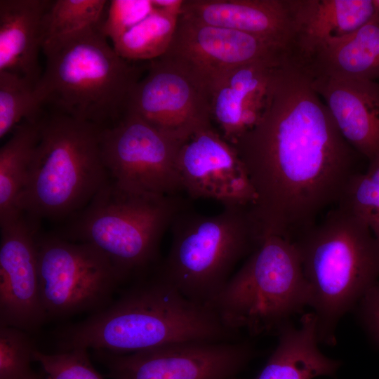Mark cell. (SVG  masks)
I'll use <instances>...</instances> for the list:
<instances>
[{
  "label": "cell",
  "mask_w": 379,
  "mask_h": 379,
  "mask_svg": "<svg viewBox=\"0 0 379 379\" xmlns=\"http://www.w3.org/2000/svg\"><path fill=\"white\" fill-rule=\"evenodd\" d=\"M255 194L260 239L294 242L337 205L362 157L342 136L300 62L277 65L256 124L233 144Z\"/></svg>",
  "instance_id": "1"
},
{
  "label": "cell",
  "mask_w": 379,
  "mask_h": 379,
  "mask_svg": "<svg viewBox=\"0 0 379 379\" xmlns=\"http://www.w3.org/2000/svg\"><path fill=\"white\" fill-rule=\"evenodd\" d=\"M211 306L183 295L155 270L137 278L114 302L62 329L61 351L92 349L129 354L192 341H234Z\"/></svg>",
  "instance_id": "2"
},
{
  "label": "cell",
  "mask_w": 379,
  "mask_h": 379,
  "mask_svg": "<svg viewBox=\"0 0 379 379\" xmlns=\"http://www.w3.org/2000/svg\"><path fill=\"white\" fill-rule=\"evenodd\" d=\"M100 23L44 44L35 91L43 107L104 128L126 112L142 69L116 52Z\"/></svg>",
  "instance_id": "3"
},
{
  "label": "cell",
  "mask_w": 379,
  "mask_h": 379,
  "mask_svg": "<svg viewBox=\"0 0 379 379\" xmlns=\"http://www.w3.org/2000/svg\"><path fill=\"white\" fill-rule=\"evenodd\" d=\"M309 287L319 342L334 345L340 319L376 284L379 241L359 218L337 206L293 242Z\"/></svg>",
  "instance_id": "4"
},
{
  "label": "cell",
  "mask_w": 379,
  "mask_h": 379,
  "mask_svg": "<svg viewBox=\"0 0 379 379\" xmlns=\"http://www.w3.org/2000/svg\"><path fill=\"white\" fill-rule=\"evenodd\" d=\"M39 138L21 195V212L39 222L69 218L109 180L102 161V128L51 112L38 121Z\"/></svg>",
  "instance_id": "5"
},
{
  "label": "cell",
  "mask_w": 379,
  "mask_h": 379,
  "mask_svg": "<svg viewBox=\"0 0 379 379\" xmlns=\"http://www.w3.org/2000/svg\"><path fill=\"white\" fill-rule=\"evenodd\" d=\"M189 207L179 194L161 196L123 190L110 179L89 203L69 217L60 237L101 251L124 281L152 272L160 245L177 214Z\"/></svg>",
  "instance_id": "6"
},
{
  "label": "cell",
  "mask_w": 379,
  "mask_h": 379,
  "mask_svg": "<svg viewBox=\"0 0 379 379\" xmlns=\"http://www.w3.org/2000/svg\"><path fill=\"white\" fill-rule=\"evenodd\" d=\"M170 230V248L156 272L188 298L210 306L237 263L260 241L249 207L226 206L214 215L187 207Z\"/></svg>",
  "instance_id": "7"
},
{
  "label": "cell",
  "mask_w": 379,
  "mask_h": 379,
  "mask_svg": "<svg viewBox=\"0 0 379 379\" xmlns=\"http://www.w3.org/2000/svg\"><path fill=\"white\" fill-rule=\"evenodd\" d=\"M309 287L295 244L263 237L211 303L229 329L253 336L276 331L308 306Z\"/></svg>",
  "instance_id": "8"
},
{
  "label": "cell",
  "mask_w": 379,
  "mask_h": 379,
  "mask_svg": "<svg viewBox=\"0 0 379 379\" xmlns=\"http://www.w3.org/2000/svg\"><path fill=\"white\" fill-rule=\"evenodd\" d=\"M36 247L47 319L98 312L111 303L125 281L111 261L91 244L39 232Z\"/></svg>",
  "instance_id": "9"
},
{
  "label": "cell",
  "mask_w": 379,
  "mask_h": 379,
  "mask_svg": "<svg viewBox=\"0 0 379 379\" xmlns=\"http://www.w3.org/2000/svg\"><path fill=\"white\" fill-rule=\"evenodd\" d=\"M100 142L109 179L120 188L161 196L182 192L177 164L182 144L138 115L126 112L102 128Z\"/></svg>",
  "instance_id": "10"
},
{
  "label": "cell",
  "mask_w": 379,
  "mask_h": 379,
  "mask_svg": "<svg viewBox=\"0 0 379 379\" xmlns=\"http://www.w3.org/2000/svg\"><path fill=\"white\" fill-rule=\"evenodd\" d=\"M183 144L212 127L211 92L182 65L165 56L149 61L129 95L126 111Z\"/></svg>",
  "instance_id": "11"
},
{
  "label": "cell",
  "mask_w": 379,
  "mask_h": 379,
  "mask_svg": "<svg viewBox=\"0 0 379 379\" xmlns=\"http://www.w3.org/2000/svg\"><path fill=\"white\" fill-rule=\"evenodd\" d=\"M111 379H232L255 355L248 341H192L129 354L94 351Z\"/></svg>",
  "instance_id": "12"
},
{
  "label": "cell",
  "mask_w": 379,
  "mask_h": 379,
  "mask_svg": "<svg viewBox=\"0 0 379 379\" xmlns=\"http://www.w3.org/2000/svg\"><path fill=\"white\" fill-rule=\"evenodd\" d=\"M164 56L185 67L211 92L213 84L234 68L260 61L280 62L291 55L255 36L204 24L180 15Z\"/></svg>",
  "instance_id": "13"
},
{
  "label": "cell",
  "mask_w": 379,
  "mask_h": 379,
  "mask_svg": "<svg viewBox=\"0 0 379 379\" xmlns=\"http://www.w3.org/2000/svg\"><path fill=\"white\" fill-rule=\"evenodd\" d=\"M37 222L22 213L0 225V326L26 332L47 319L40 293Z\"/></svg>",
  "instance_id": "14"
},
{
  "label": "cell",
  "mask_w": 379,
  "mask_h": 379,
  "mask_svg": "<svg viewBox=\"0 0 379 379\" xmlns=\"http://www.w3.org/2000/svg\"><path fill=\"white\" fill-rule=\"evenodd\" d=\"M178 170L190 198L210 199L226 206L250 207L255 194L233 145L213 126L192 135L178 152Z\"/></svg>",
  "instance_id": "15"
},
{
  "label": "cell",
  "mask_w": 379,
  "mask_h": 379,
  "mask_svg": "<svg viewBox=\"0 0 379 379\" xmlns=\"http://www.w3.org/2000/svg\"><path fill=\"white\" fill-rule=\"evenodd\" d=\"M180 15L255 36L293 55L295 28L288 0H183Z\"/></svg>",
  "instance_id": "16"
},
{
  "label": "cell",
  "mask_w": 379,
  "mask_h": 379,
  "mask_svg": "<svg viewBox=\"0 0 379 379\" xmlns=\"http://www.w3.org/2000/svg\"><path fill=\"white\" fill-rule=\"evenodd\" d=\"M312 84L345 140L368 161L379 157V83L312 75Z\"/></svg>",
  "instance_id": "17"
},
{
  "label": "cell",
  "mask_w": 379,
  "mask_h": 379,
  "mask_svg": "<svg viewBox=\"0 0 379 379\" xmlns=\"http://www.w3.org/2000/svg\"><path fill=\"white\" fill-rule=\"evenodd\" d=\"M283 61L241 65L222 75L212 86V120L219 126L223 138L232 145L259 119L273 69Z\"/></svg>",
  "instance_id": "18"
},
{
  "label": "cell",
  "mask_w": 379,
  "mask_h": 379,
  "mask_svg": "<svg viewBox=\"0 0 379 379\" xmlns=\"http://www.w3.org/2000/svg\"><path fill=\"white\" fill-rule=\"evenodd\" d=\"M295 38L293 57L307 62L329 41L379 15L373 0H288Z\"/></svg>",
  "instance_id": "19"
},
{
  "label": "cell",
  "mask_w": 379,
  "mask_h": 379,
  "mask_svg": "<svg viewBox=\"0 0 379 379\" xmlns=\"http://www.w3.org/2000/svg\"><path fill=\"white\" fill-rule=\"evenodd\" d=\"M48 0L0 1V72L22 76L35 85L41 72L44 18Z\"/></svg>",
  "instance_id": "20"
},
{
  "label": "cell",
  "mask_w": 379,
  "mask_h": 379,
  "mask_svg": "<svg viewBox=\"0 0 379 379\" xmlns=\"http://www.w3.org/2000/svg\"><path fill=\"white\" fill-rule=\"evenodd\" d=\"M277 333V345L253 379H313L335 375L341 363L319 350L314 312L305 314L299 327L288 322Z\"/></svg>",
  "instance_id": "21"
},
{
  "label": "cell",
  "mask_w": 379,
  "mask_h": 379,
  "mask_svg": "<svg viewBox=\"0 0 379 379\" xmlns=\"http://www.w3.org/2000/svg\"><path fill=\"white\" fill-rule=\"evenodd\" d=\"M303 63L313 77L379 80V15L352 33L333 39Z\"/></svg>",
  "instance_id": "22"
},
{
  "label": "cell",
  "mask_w": 379,
  "mask_h": 379,
  "mask_svg": "<svg viewBox=\"0 0 379 379\" xmlns=\"http://www.w3.org/2000/svg\"><path fill=\"white\" fill-rule=\"evenodd\" d=\"M38 121L21 123L0 149V225L22 213L19 202L39 141Z\"/></svg>",
  "instance_id": "23"
},
{
  "label": "cell",
  "mask_w": 379,
  "mask_h": 379,
  "mask_svg": "<svg viewBox=\"0 0 379 379\" xmlns=\"http://www.w3.org/2000/svg\"><path fill=\"white\" fill-rule=\"evenodd\" d=\"M154 6L152 13L111 43L123 58L151 61L168 51L180 13Z\"/></svg>",
  "instance_id": "24"
},
{
  "label": "cell",
  "mask_w": 379,
  "mask_h": 379,
  "mask_svg": "<svg viewBox=\"0 0 379 379\" xmlns=\"http://www.w3.org/2000/svg\"><path fill=\"white\" fill-rule=\"evenodd\" d=\"M43 106L35 84L17 74L0 72V138L10 135L25 121H38Z\"/></svg>",
  "instance_id": "25"
},
{
  "label": "cell",
  "mask_w": 379,
  "mask_h": 379,
  "mask_svg": "<svg viewBox=\"0 0 379 379\" xmlns=\"http://www.w3.org/2000/svg\"><path fill=\"white\" fill-rule=\"evenodd\" d=\"M108 2L105 0L51 1L44 18V44L99 25Z\"/></svg>",
  "instance_id": "26"
},
{
  "label": "cell",
  "mask_w": 379,
  "mask_h": 379,
  "mask_svg": "<svg viewBox=\"0 0 379 379\" xmlns=\"http://www.w3.org/2000/svg\"><path fill=\"white\" fill-rule=\"evenodd\" d=\"M337 206L362 220L379 241V157L352 176Z\"/></svg>",
  "instance_id": "27"
},
{
  "label": "cell",
  "mask_w": 379,
  "mask_h": 379,
  "mask_svg": "<svg viewBox=\"0 0 379 379\" xmlns=\"http://www.w3.org/2000/svg\"><path fill=\"white\" fill-rule=\"evenodd\" d=\"M35 350L26 331L0 326V379H40L32 368Z\"/></svg>",
  "instance_id": "28"
},
{
  "label": "cell",
  "mask_w": 379,
  "mask_h": 379,
  "mask_svg": "<svg viewBox=\"0 0 379 379\" xmlns=\"http://www.w3.org/2000/svg\"><path fill=\"white\" fill-rule=\"evenodd\" d=\"M87 350L74 348L45 354L36 349L34 360L51 379H102L91 364Z\"/></svg>",
  "instance_id": "29"
},
{
  "label": "cell",
  "mask_w": 379,
  "mask_h": 379,
  "mask_svg": "<svg viewBox=\"0 0 379 379\" xmlns=\"http://www.w3.org/2000/svg\"><path fill=\"white\" fill-rule=\"evenodd\" d=\"M100 29L111 43L142 20L155 9L152 0H112Z\"/></svg>",
  "instance_id": "30"
},
{
  "label": "cell",
  "mask_w": 379,
  "mask_h": 379,
  "mask_svg": "<svg viewBox=\"0 0 379 379\" xmlns=\"http://www.w3.org/2000/svg\"><path fill=\"white\" fill-rule=\"evenodd\" d=\"M361 302L364 321L379 343V284H375L367 291Z\"/></svg>",
  "instance_id": "31"
},
{
  "label": "cell",
  "mask_w": 379,
  "mask_h": 379,
  "mask_svg": "<svg viewBox=\"0 0 379 379\" xmlns=\"http://www.w3.org/2000/svg\"><path fill=\"white\" fill-rule=\"evenodd\" d=\"M373 2L378 12L379 13V0H373Z\"/></svg>",
  "instance_id": "32"
},
{
  "label": "cell",
  "mask_w": 379,
  "mask_h": 379,
  "mask_svg": "<svg viewBox=\"0 0 379 379\" xmlns=\"http://www.w3.org/2000/svg\"><path fill=\"white\" fill-rule=\"evenodd\" d=\"M40 379H51V378H50L49 376L46 375L45 378L41 377Z\"/></svg>",
  "instance_id": "33"
},
{
  "label": "cell",
  "mask_w": 379,
  "mask_h": 379,
  "mask_svg": "<svg viewBox=\"0 0 379 379\" xmlns=\"http://www.w3.org/2000/svg\"><path fill=\"white\" fill-rule=\"evenodd\" d=\"M232 379H238L237 378H232Z\"/></svg>",
  "instance_id": "34"
}]
</instances>
